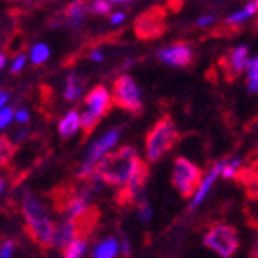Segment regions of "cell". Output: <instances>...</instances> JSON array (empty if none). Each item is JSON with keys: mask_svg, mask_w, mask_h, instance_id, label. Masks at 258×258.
Instances as JSON below:
<instances>
[{"mask_svg": "<svg viewBox=\"0 0 258 258\" xmlns=\"http://www.w3.org/2000/svg\"><path fill=\"white\" fill-rule=\"evenodd\" d=\"M215 24V16L212 15H205V16H199L198 20H196V25L198 27H208V25Z\"/></svg>", "mask_w": 258, "mask_h": 258, "instance_id": "cell-31", "label": "cell"}, {"mask_svg": "<svg viewBox=\"0 0 258 258\" xmlns=\"http://www.w3.org/2000/svg\"><path fill=\"white\" fill-rule=\"evenodd\" d=\"M249 258H258V240L254 242V246H253V249H251Z\"/></svg>", "mask_w": 258, "mask_h": 258, "instance_id": "cell-37", "label": "cell"}, {"mask_svg": "<svg viewBox=\"0 0 258 258\" xmlns=\"http://www.w3.org/2000/svg\"><path fill=\"white\" fill-rule=\"evenodd\" d=\"M224 61H226V77H228V81L237 79L247 69V63H249V48H247V45H240V47L231 48Z\"/></svg>", "mask_w": 258, "mask_h": 258, "instance_id": "cell-10", "label": "cell"}, {"mask_svg": "<svg viewBox=\"0 0 258 258\" xmlns=\"http://www.w3.org/2000/svg\"><path fill=\"white\" fill-rule=\"evenodd\" d=\"M205 246L219 254L221 258H231L240 247V238L233 226L215 224L205 235Z\"/></svg>", "mask_w": 258, "mask_h": 258, "instance_id": "cell-6", "label": "cell"}, {"mask_svg": "<svg viewBox=\"0 0 258 258\" xmlns=\"http://www.w3.org/2000/svg\"><path fill=\"white\" fill-rule=\"evenodd\" d=\"M86 15H88V4L86 0H74L72 4L67 8V20L72 27H79L85 22Z\"/></svg>", "mask_w": 258, "mask_h": 258, "instance_id": "cell-16", "label": "cell"}, {"mask_svg": "<svg viewBox=\"0 0 258 258\" xmlns=\"http://www.w3.org/2000/svg\"><path fill=\"white\" fill-rule=\"evenodd\" d=\"M2 190H4V181H2V177H0V194H2Z\"/></svg>", "mask_w": 258, "mask_h": 258, "instance_id": "cell-39", "label": "cell"}, {"mask_svg": "<svg viewBox=\"0 0 258 258\" xmlns=\"http://www.w3.org/2000/svg\"><path fill=\"white\" fill-rule=\"evenodd\" d=\"M246 70H247V92L256 93L258 92V56L249 59Z\"/></svg>", "mask_w": 258, "mask_h": 258, "instance_id": "cell-21", "label": "cell"}, {"mask_svg": "<svg viewBox=\"0 0 258 258\" xmlns=\"http://www.w3.org/2000/svg\"><path fill=\"white\" fill-rule=\"evenodd\" d=\"M179 140V133L170 117H161L145 137V156L149 161H158L172 149Z\"/></svg>", "mask_w": 258, "mask_h": 258, "instance_id": "cell-3", "label": "cell"}, {"mask_svg": "<svg viewBox=\"0 0 258 258\" xmlns=\"http://www.w3.org/2000/svg\"><path fill=\"white\" fill-rule=\"evenodd\" d=\"M120 135H122L120 127H113V129H109V131H106L102 137H99L90 145L88 151H86L85 160H83V163H81V167H79V172H77L79 177H85L86 179V177L93 176L97 165H99L108 154L113 153L115 145L120 140Z\"/></svg>", "mask_w": 258, "mask_h": 258, "instance_id": "cell-4", "label": "cell"}, {"mask_svg": "<svg viewBox=\"0 0 258 258\" xmlns=\"http://www.w3.org/2000/svg\"><path fill=\"white\" fill-rule=\"evenodd\" d=\"M240 165H242V160H238V158H235V160H231V161H226L221 176L224 177V179H235L237 172L240 170Z\"/></svg>", "mask_w": 258, "mask_h": 258, "instance_id": "cell-23", "label": "cell"}, {"mask_svg": "<svg viewBox=\"0 0 258 258\" xmlns=\"http://www.w3.org/2000/svg\"><path fill=\"white\" fill-rule=\"evenodd\" d=\"M90 59L92 61H95V63H101L102 59H104V56H102V52L101 50H92V52H90Z\"/></svg>", "mask_w": 258, "mask_h": 258, "instance_id": "cell-35", "label": "cell"}, {"mask_svg": "<svg viewBox=\"0 0 258 258\" xmlns=\"http://www.w3.org/2000/svg\"><path fill=\"white\" fill-rule=\"evenodd\" d=\"M50 57V48H48L47 43L40 41L36 43L34 47L31 48V52H29V59H31L32 64H41Z\"/></svg>", "mask_w": 258, "mask_h": 258, "instance_id": "cell-20", "label": "cell"}, {"mask_svg": "<svg viewBox=\"0 0 258 258\" xmlns=\"http://www.w3.org/2000/svg\"><path fill=\"white\" fill-rule=\"evenodd\" d=\"M133 2H135V0H133Z\"/></svg>", "mask_w": 258, "mask_h": 258, "instance_id": "cell-41", "label": "cell"}, {"mask_svg": "<svg viewBox=\"0 0 258 258\" xmlns=\"http://www.w3.org/2000/svg\"><path fill=\"white\" fill-rule=\"evenodd\" d=\"M25 63H27V56H25V54H18V56H16L15 59H13V63H11V72L18 74L25 67Z\"/></svg>", "mask_w": 258, "mask_h": 258, "instance_id": "cell-28", "label": "cell"}, {"mask_svg": "<svg viewBox=\"0 0 258 258\" xmlns=\"http://www.w3.org/2000/svg\"><path fill=\"white\" fill-rule=\"evenodd\" d=\"M113 102L131 113H138L142 109V92L131 76L124 74L113 83Z\"/></svg>", "mask_w": 258, "mask_h": 258, "instance_id": "cell-7", "label": "cell"}, {"mask_svg": "<svg viewBox=\"0 0 258 258\" xmlns=\"http://www.w3.org/2000/svg\"><path fill=\"white\" fill-rule=\"evenodd\" d=\"M163 9L154 8L149 9L147 13H144L142 16H138L137 22H135V32L138 34V38H144V40H149V38L160 36L163 29H165V20H163Z\"/></svg>", "mask_w": 258, "mask_h": 258, "instance_id": "cell-8", "label": "cell"}, {"mask_svg": "<svg viewBox=\"0 0 258 258\" xmlns=\"http://www.w3.org/2000/svg\"><path fill=\"white\" fill-rule=\"evenodd\" d=\"M118 253H120V242L117 238L108 237L93 246L92 258H117Z\"/></svg>", "mask_w": 258, "mask_h": 258, "instance_id": "cell-15", "label": "cell"}, {"mask_svg": "<svg viewBox=\"0 0 258 258\" xmlns=\"http://www.w3.org/2000/svg\"><path fill=\"white\" fill-rule=\"evenodd\" d=\"M90 9H92V13H95V15H108V13H111L113 6L109 4L108 0H92Z\"/></svg>", "mask_w": 258, "mask_h": 258, "instance_id": "cell-25", "label": "cell"}, {"mask_svg": "<svg viewBox=\"0 0 258 258\" xmlns=\"http://www.w3.org/2000/svg\"><path fill=\"white\" fill-rule=\"evenodd\" d=\"M85 101H86V109H90L93 115H97V117L101 118L111 109L113 97L104 86H95V88L85 97Z\"/></svg>", "mask_w": 258, "mask_h": 258, "instance_id": "cell-11", "label": "cell"}, {"mask_svg": "<svg viewBox=\"0 0 258 258\" xmlns=\"http://www.w3.org/2000/svg\"><path fill=\"white\" fill-rule=\"evenodd\" d=\"M226 161H228V160H222V161H219V163H215L214 169L210 170L208 176H206L205 179H203L201 186H199V190H198V192H196V196H194L192 203H190V210H196V208H198V206L203 203V199L206 198V194H208V190L212 188V185H214V181H215V179H217V177L222 174V169H224Z\"/></svg>", "mask_w": 258, "mask_h": 258, "instance_id": "cell-13", "label": "cell"}, {"mask_svg": "<svg viewBox=\"0 0 258 258\" xmlns=\"http://www.w3.org/2000/svg\"><path fill=\"white\" fill-rule=\"evenodd\" d=\"M15 109L13 108H4L2 111H0V129H4V127H8L9 124H11V120L15 118Z\"/></svg>", "mask_w": 258, "mask_h": 258, "instance_id": "cell-27", "label": "cell"}, {"mask_svg": "<svg viewBox=\"0 0 258 258\" xmlns=\"http://www.w3.org/2000/svg\"><path fill=\"white\" fill-rule=\"evenodd\" d=\"M120 253L124 254V256H129V253H131V246H129L127 238H124V240L120 242Z\"/></svg>", "mask_w": 258, "mask_h": 258, "instance_id": "cell-34", "label": "cell"}, {"mask_svg": "<svg viewBox=\"0 0 258 258\" xmlns=\"http://www.w3.org/2000/svg\"><path fill=\"white\" fill-rule=\"evenodd\" d=\"M151 217H153V210H151L149 203L142 201L140 205H138V219H140L142 222H149Z\"/></svg>", "mask_w": 258, "mask_h": 258, "instance_id": "cell-26", "label": "cell"}, {"mask_svg": "<svg viewBox=\"0 0 258 258\" xmlns=\"http://www.w3.org/2000/svg\"><path fill=\"white\" fill-rule=\"evenodd\" d=\"M254 6H256V9H258V0H254Z\"/></svg>", "mask_w": 258, "mask_h": 258, "instance_id": "cell-40", "label": "cell"}, {"mask_svg": "<svg viewBox=\"0 0 258 258\" xmlns=\"http://www.w3.org/2000/svg\"><path fill=\"white\" fill-rule=\"evenodd\" d=\"M88 247V242L85 237H77L69 247L63 249V258H83Z\"/></svg>", "mask_w": 258, "mask_h": 258, "instance_id": "cell-19", "label": "cell"}, {"mask_svg": "<svg viewBox=\"0 0 258 258\" xmlns=\"http://www.w3.org/2000/svg\"><path fill=\"white\" fill-rule=\"evenodd\" d=\"M11 156H13V144L8 138L0 137V167L6 165Z\"/></svg>", "mask_w": 258, "mask_h": 258, "instance_id": "cell-24", "label": "cell"}, {"mask_svg": "<svg viewBox=\"0 0 258 258\" xmlns=\"http://www.w3.org/2000/svg\"><path fill=\"white\" fill-rule=\"evenodd\" d=\"M83 92H85V88H83V81L77 77V74L70 72L69 77H67V86H64V93H63L64 99L70 102H76L83 97Z\"/></svg>", "mask_w": 258, "mask_h": 258, "instance_id": "cell-17", "label": "cell"}, {"mask_svg": "<svg viewBox=\"0 0 258 258\" xmlns=\"http://www.w3.org/2000/svg\"><path fill=\"white\" fill-rule=\"evenodd\" d=\"M13 253H15V242L6 240L0 246V258H13Z\"/></svg>", "mask_w": 258, "mask_h": 258, "instance_id": "cell-29", "label": "cell"}, {"mask_svg": "<svg viewBox=\"0 0 258 258\" xmlns=\"http://www.w3.org/2000/svg\"><path fill=\"white\" fill-rule=\"evenodd\" d=\"M6 67V54L4 52H0V70Z\"/></svg>", "mask_w": 258, "mask_h": 258, "instance_id": "cell-38", "label": "cell"}, {"mask_svg": "<svg viewBox=\"0 0 258 258\" xmlns=\"http://www.w3.org/2000/svg\"><path fill=\"white\" fill-rule=\"evenodd\" d=\"M256 11L258 9H256V6H254V2H249V4H246L242 9H238V11H235L233 15L228 16V18H226V25L242 24V22H246L247 18H251Z\"/></svg>", "mask_w": 258, "mask_h": 258, "instance_id": "cell-18", "label": "cell"}, {"mask_svg": "<svg viewBox=\"0 0 258 258\" xmlns=\"http://www.w3.org/2000/svg\"><path fill=\"white\" fill-rule=\"evenodd\" d=\"M22 214H24L25 221H27L29 233L38 244H41V246L52 244L54 228L56 226H54L45 205L34 194H24V198H22Z\"/></svg>", "mask_w": 258, "mask_h": 258, "instance_id": "cell-2", "label": "cell"}, {"mask_svg": "<svg viewBox=\"0 0 258 258\" xmlns=\"http://www.w3.org/2000/svg\"><path fill=\"white\" fill-rule=\"evenodd\" d=\"M99 120H101V118L97 117V115H93L90 109H85V111L81 113V125H83V131H85L86 135L92 133L93 129L97 127Z\"/></svg>", "mask_w": 258, "mask_h": 258, "instance_id": "cell-22", "label": "cell"}, {"mask_svg": "<svg viewBox=\"0 0 258 258\" xmlns=\"http://www.w3.org/2000/svg\"><path fill=\"white\" fill-rule=\"evenodd\" d=\"M124 20H125V13L124 11H117V13H113V15L109 16V24H111V25H120Z\"/></svg>", "mask_w": 258, "mask_h": 258, "instance_id": "cell-32", "label": "cell"}, {"mask_svg": "<svg viewBox=\"0 0 258 258\" xmlns=\"http://www.w3.org/2000/svg\"><path fill=\"white\" fill-rule=\"evenodd\" d=\"M76 221L64 219L59 224H56L54 228V237H52V246H56L57 249H64L69 247L77 237H79V228H77Z\"/></svg>", "mask_w": 258, "mask_h": 258, "instance_id": "cell-12", "label": "cell"}, {"mask_svg": "<svg viewBox=\"0 0 258 258\" xmlns=\"http://www.w3.org/2000/svg\"><path fill=\"white\" fill-rule=\"evenodd\" d=\"M203 183V170L198 165H194L192 161L183 156H177L174 160L172 170V185L179 192V196L185 199H190L196 196Z\"/></svg>", "mask_w": 258, "mask_h": 258, "instance_id": "cell-5", "label": "cell"}, {"mask_svg": "<svg viewBox=\"0 0 258 258\" xmlns=\"http://www.w3.org/2000/svg\"><path fill=\"white\" fill-rule=\"evenodd\" d=\"M138 161H140V156H138L137 149L124 145L115 153L108 154L97 165L95 172H93V176L90 179L93 181V185L106 183V185H115L124 188L129 183V179H131V176H133Z\"/></svg>", "mask_w": 258, "mask_h": 258, "instance_id": "cell-1", "label": "cell"}, {"mask_svg": "<svg viewBox=\"0 0 258 258\" xmlns=\"http://www.w3.org/2000/svg\"><path fill=\"white\" fill-rule=\"evenodd\" d=\"M9 99H11V93H9L8 90H0V111L4 108H8Z\"/></svg>", "mask_w": 258, "mask_h": 258, "instance_id": "cell-33", "label": "cell"}, {"mask_svg": "<svg viewBox=\"0 0 258 258\" xmlns=\"http://www.w3.org/2000/svg\"><path fill=\"white\" fill-rule=\"evenodd\" d=\"M158 57L163 63L170 64V67H177V69H186V67H190L194 63L192 48H190V45L183 43V41H177V43L169 45L165 48H160Z\"/></svg>", "mask_w": 258, "mask_h": 258, "instance_id": "cell-9", "label": "cell"}, {"mask_svg": "<svg viewBox=\"0 0 258 258\" xmlns=\"http://www.w3.org/2000/svg\"><path fill=\"white\" fill-rule=\"evenodd\" d=\"M111 6H124L127 4V2H133V0H108Z\"/></svg>", "mask_w": 258, "mask_h": 258, "instance_id": "cell-36", "label": "cell"}, {"mask_svg": "<svg viewBox=\"0 0 258 258\" xmlns=\"http://www.w3.org/2000/svg\"><path fill=\"white\" fill-rule=\"evenodd\" d=\"M79 129H83V125H81L79 111H76V109H70L57 124V131H59L61 138H72Z\"/></svg>", "mask_w": 258, "mask_h": 258, "instance_id": "cell-14", "label": "cell"}, {"mask_svg": "<svg viewBox=\"0 0 258 258\" xmlns=\"http://www.w3.org/2000/svg\"><path fill=\"white\" fill-rule=\"evenodd\" d=\"M29 118H31V113H29V109H25V108L16 109V113H15V120L18 122V124H27Z\"/></svg>", "mask_w": 258, "mask_h": 258, "instance_id": "cell-30", "label": "cell"}]
</instances>
